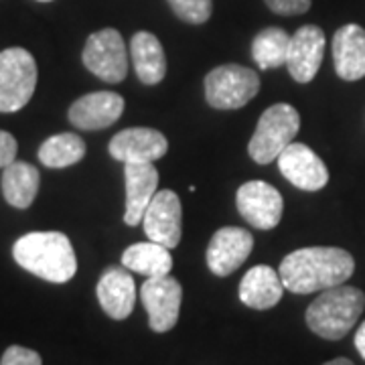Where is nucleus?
Returning a JSON list of instances; mask_svg holds the SVG:
<instances>
[{
  "instance_id": "39448f33",
  "label": "nucleus",
  "mask_w": 365,
  "mask_h": 365,
  "mask_svg": "<svg viewBox=\"0 0 365 365\" xmlns=\"http://www.w3.org/2000/svg\"><path fill=\"white\" fill-rule=\"evenodd\" d=\"M37 88L35 57L23 47L0 51V112L13 114L23 110Z\"/></svg>"
},
{
  "instance_id": "ddd939ff",
  "label": "nucleus",
  "mask_w": 365,
  "mask_h": 365,
  "mask_svg": "<svg viewBox=\"0 0 365 365\" xmlns=\"http://www.w3.org/2000/svg\"><path fill=\"white\" fill-rule=\"evenodd\" d=\"M254 248V237L244 227H222L217 230L207 248V266L220 278L234 274L248 260Z\"/></svg>"
},
{
  "instance_id": "6ab92c4d",
  "label": "nucleus",
  "mask_w": 365,
  "mask_h": 365,
  "mask_svg": "<svg viewBox=\"0 0 365 365\" xmlns=\"http://www.w3.org/2000/svg\"><path fill=\"white\" fill-rule=\"evenodd\" d=\"M284 294L280 272L260 264L250 268L240 282V300L254 311H268L276 307Z\"/></svg>"
},
{
  "instance_id": "6e6552de",
  "label": "nucleus",
  "mask_w": 365,
  "mask_h": 365,
  "mask_svg": "<svg viewBox=\"0 0 365 365\" xmlns=\"http://www.w3.org/2000/svg\"><path fill=\"white\" fill-rule=\"evenodd\" d=\"M140 300L148 313V325L155 333H167L179 321L182 288L170 274L146 278L140 288Z\"/></svg>"
},
{
  "instance_id": "20e7f679",
  "label": "nucleus",
  "mask_w": 365,
  "mask_h": 365,
  "mask_svg": "<svg viewBox=\"0 0 365 365\" xmlns=\"http://www.w3.org/2000/svg\"><path fill=\"white\" fill-rule=\"evenodd\" d=\"M300 130V116L290 104L270 106L258 120V126L248 144V155L258 165H270L288 144L294 143Z\"/></svg>"
},
{
  "instance_id": "7c9ffc66",
  "label": "nucleus",
  "mask_w": 365,
  "mask_h": 365,
  "mask_svg": "<svg viewBox=\"0 0 365 365\" xmlns=\"http://www.w3.org/2000/svg\"><path fill=\"white\" fill-rule=\"evenodd\" d=\"M37 2H51V0H37Z\"/></svg>"
},
{
  "instance_id": "a878e982",
  "label": "nucleus",
  "mask_w": 365,
  "mask_h": 365,
  "mask_svg": "<svg viewBox=\"0 0 365 365\" xmlns=\"http://www.w3.org/2000/svg\"><path fill=\"white\" fill-rule=\"evenodd\" d=\"M0 365H43V361L37 351L21 347V345H11L2 355Z\"/></svg>"
},
{
  "instance_id": "b1692460",
  "label": "nucleus",
  "mask_w": 365,
  "mask_h": 365,
  "mask_svg": "<svg viewBox=\"0 0 365 365\" xmlns=\"http://www.w3.org/2000/svg\"><path fill=\"white\" fill-rule=\"evenodd\" d=\"M290 35L280 26H268L252 41V59L260 69H276L287 66Z\"/></svg>"
},
{
  "instance_id": "cd10ccee",
  "label": "nucleus",
  "mask_w": 365,
  "mask_h": 365,
  "mask_svg": "<svg viewBox=\"0 0 365 365\" xmlns=\"http://www.w3.org/2000/svg\"><path fill=\"white\" fill-rule=\"evenodd\" d=\"M16 150L19 144L11 132L0 130V169H6L11 163L16 160Z\"/></svg>"
},
{
  "instance_id": "f8f14e48",
  "label": "nucleus",
  "mask_w": 365,
  "mask_h": 365,
  "mask_svg": "<svg viewBox=\"0 0 365 365\" xmlns=\"http://www.w3.org/2000/svg\"><path fill=\"white\" fill-rule=\"evenodd\" d=\"M278 169L290 185L302 191H321L329 182V170L323 158L307 144L292 143L280 153Z\"/></svg>"
},
{
  "instance_id": "c756f323",
  "label": "nucleus",
  "mask_w": 365,
  "mask_h": 365,
  "mask_svg": "<svg viewBox=\"0 0 365 365\" xmlns=\"http://www.w3.org/2000/svg\"><path fill=\"white\" fill-rule=\"evenodd\" d=\"M323 365H355L353 361H349L347 357H337V359H331V361H327Z\"/></svg>"
},
{
  "instance_id": "4be33fe9",
  "label": "nucleus",
  "mask_w": 365,
  "mask_h": 365,
  "mask_svg": "<svg viewBox=\"0 0 365 365\" xmlns=\"http://www.w3.org/2000/svg\"><path fill=\"white\" fill-rule=\"evenodd\" d=\"M122 266L132 272L143 274L146 278L167 276L173 270V256L170 250L153 240L132 244L122 254Z\"/></svg>"
},
{
  "instance_id": "2eb2a0df",
  "label": "nucleus",
  "mask_w": 365,
  "mask_h": 365,
  "mask_svg": "<svg viewBox=\"0 0 365 365\" xmlns=\"http://www.w3.org/2000/svg\"><path fill=\"white\" fill-rule=\"evenodd\" d=\"M112 158L120 163H155L169 150V140L155 128H126L120 130L108 146Z\"/></svg>"
},
{
  "instance_id": "393cba45",
  "label": "nucleus",
  "mask_w": 365,
  "mask_h": 365,
  "mask_svg": "<svg viewBox=\"0 0 365 365\" xmlns=\"http://www.w3.org/2000/svg\"><path fill=\"white\" fill-rule=\"evenodd\" d=\"M167 2L173 13L189 25H203L213 13L211 0H167Z\"/></svg>"
},
{
  "instance_id": "7ed1b4c3",
  "label": "nucleus",
  "mask_w": 365,
  "mask_h": 365,
  "mask_svg": "<svg viewBox=\"0 0 365 365\" xmlns=\"http://www.w3.org/2000/svg\"><path fill=\"white\" fill-rule=\"evenodd\" d=\"M365 309V294L355 287L327 288L307 309V325L314 335L329 341L343 339Z\"/></svg>"
},
{
  "instance_id": "c85d7f7f",
  "label": "nucleus",
  "mask_w": 365,
  "mask_h": 365,
  "mask_svg": "<svg viewBox=\"0 0 365 365\" xmlns=\"http://www.w3.org/2000/svg\"><path fill=\"white\" fill-rule=\"evenodd\" d=\"M355 347H357L359 355L365 359V321L359 325L357 333H355Z\"/></svg>"
},
{
  "instance_id": "f257e3e1",
  "label": "nucleus",
  "mask_w": 365,
  "mask_h": 365,
  "mask_svg": "<svg viewBox=\"0 0 365 365\" xmlns=\"http://www.w3.org/2000/svg\"><path fill=\"white\" fill-rule=\"evenodd\" d=\"M278 272L287 290L294 294H311L345 284L355 272V260L347 250L313 246L290 252L280 262Z\"/></svg>"
},
{
  "instance_id": "4468645a",
  "label": "nucleus",
  "mask_w": 365,
  "mask_h": 365,
  "mask_svg": "<svg viewBox=\"0 0 365 365\" xmlns=\"http://www.w3.org/2000/svg\"><path fill=\"white\" fill-rule=\"evenodd\" d=\"M124 112V98L116 91H91L69 108V122L79 130H104Z\"/></svg>"
},
{
  "instance_id": "aec40b11",
  "label": "nucleus",
  "mask_w": 365,
  "mask_h": 365,
  "mask_svg": "<svg viewBox=\"0 0 365 365\" xmlns=\"http://www.w3.org/2000/svg\"><path fill=\"white\" fill-rule=\"evenodd\" d=\"M130 55L136 76L144 86H157L167 76V55L160 41L148 33L138 31L130 41Z\"/></svg>"
},
{
  "instance_id": "dca6fc26",
  "label": "nucleus",
  "mask_w": 365,
  "mask_h": 365,
  "mask_svg": "<svg viewBox=\"0 0 365 365\" xmlns=\"http://www.w3.org/2000/svg\"><path fill=\"white\" fill-rule=\"evenodd\" d=\"M124 181H126L124 223L134 227L143 223L146 209L150 205L153 197L157 195L158 170L153 167V163H126Z\"/></svg>"
},
{
  "instance_id": "f3484780",
  "label": "nucleus",
  "mask_w": 365,
  "mask_h": 365,
  "mask_svg": "<svg viewBox=\"0 0 365 365\" xmlns=\"http://www.w3.org/2000/svg\"><path fill=\"white\" fill-rule=\"evenodd\" d=\"M96 294L100 300V307L104 313L114 321H124L130 317L134 302H136V284L132 280L128 268H106V272L100 276Z\"/></svg>"
},
{
  "instance_id": "bb28decb",
  "label": "nucleus",
  "mask_w": 365,
  "mask_h": 365,
  "mask_svg": "<svg viewBox=\"0 0 365 365\" xmlns=\"http://www.w3.org/2000/svg\"><path fill=\"white\" fill-rule=\"evenodd\" d=\"M313 0H266L268 9L276 14H284V16H292V14H302L311 9Z\"/></svg>"
},
{
  "instance_id": "9b49d317",
  "label": "nucleus",
  "mask_w": 365,
  "mask_h": 365,
  "mask_svg": "<svg viewBox=\"0 0 365 365\" xmlns=\"http://www.w3.org/2000/svg\"><path fill=\"white\" fill-rule=\"evenodd\" d=\"M325 33L317 25L300 26L294 35H290L288 45L287 69L297 83H309L319 73L325 57Z\"/></svg>"
},
{
  "instance_id": "412c9836",
  "label": "nucleus",
  "mask_w": 365,
  "mask_h": 365,
  "mask_svg": "<svg viewBox=\"0 0 365 365\" xmlns=\"http://www.w3.org/2000/svg\"><path fill=\"white\" fill-rule=\"evenodd\" d=\"M39 170L33 165L14 160L2 170V195L9 205L16 209H26L33 205L35 197L39 193Z\"/></svg>"
},
{
  "instance_id": "f03ea898",
  "label": "nucleus",
  "mask_w": 365,
  "mask_h": 365,
  "mask_svg": "<svg viewBox=\"0 0 365 365\" xmlns=\"http://www.w3.org/2000/svg\"><path fill=\"white\" fill-rule=\"evenodd\" d=\"M13 258L26 272L53 284L69 282L78 272L73 246L59 232H31L19 237L13 246Z\"/></svg>"
},
{
  "instance_id": "a211bd4d",
  "label": "nucleus",
  "mask_w": 365,
  "mask_h": 365,
  "mask_svg": "<svg viewBox=\"0 0 365 365\" xmlns=\"http://www.w3.org/2000/svg\"><path fill=\"white\" fill-rule=\"evenodd\" d=\"M335 71L345 81L365 78V29L359 25H343L333 37Z\"/></svg>"
},
{
  "instance_id": "5701e85b",
  "label": "nucleus",
  "mask_w": 365,
  "mask_h": 365,
  "mask_svg": "<svg viewBox=\"0 0 365 365\" xmlns=\"http://www.w3.org/2000/svg\"><path fill=\"white\" fill-rule=\"evenodd\" d=\"M86 157V143L73 132L55 134L41 144L39 160L49 169H66Z\"/></svg>"
},
{
  "instance_id": "9d476101",
  "label": "nucleus",
  "mask_w": 365,
  "mask_h": 365,
  "mask_svg": "<svg viewBox=\"0 0 365 365\" xmlns=\"http://www.w3.org/2000/svg\"><path fill=\"white\" fill-rule=\"evenodd\" d=\"M144 234L165 248H177L182 235V205L170 189L157 191L143 217Z\"/></svg>"
},
{
  "instance_id": "1a4fd4ad",
  "label": "nucleus",
  "mask_w": 365,
  "mask_h": 365,
  "mask_svg": "<svg viewBox=\"0 0 365 365\" xmlns=\"http://www.w3.org/2000/svg\"><path fill=\"white\" fill-rule=\"evenodd\" d=\"M235 205H237L240 215L252 227L268 232V230H274L282 220L284 201H282L280 191L274 189L272 185L264 181H250L237 189Z\"/></svg>"
},
{
  "instance_id": "0eeeda50",
  "label": "nucleus",
  "mask_w": 365,
  "mask_h": 365,
  "mask_svg": "<svg viewBox=\"0 0 365 365\" xmlns=\"http://www.w3.org/2000/svg\"><path fill=\"white\" fill-rule=\"evenodd\" d=\"M81 61L96 78L108 83H120L128 76V51L116 29H102L90 35Z\"/></svg>"
},
{
  "instance_id": "423d86ee",
  "label": "nucleus",
  "mask_w": 365,
  "mask_h": 365,
  "mask_svg": "<svg viewBox=\"0 0 365 365\" xmlns=\"http://www.w3.org/2000/svg\"><path fill=\"white\" fill-rule=\"evenodd\" d=\"M258 91L260 78L250 67L227 63L205 76V100L215 110H237L254 100Z\"/></svg>"
}]
</instances>
